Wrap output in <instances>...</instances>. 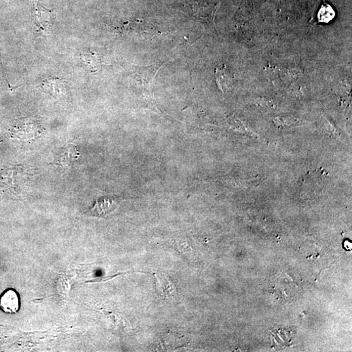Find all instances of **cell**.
Segmentation results:
<instances>
[{
    "mask_svg": "<svg viewBox=\"0 0 352 352\" xmlns=\"http://www.w3.org/2000/svg\"><path fill=\"white\" fill-rule=\"evenodd\" d=\"M31 11L36 31L40 35H49L55 18L54 13L36 0H31Z\"/></svg>",
    "mask_w": 352,
    "mask_h": 352,
    "instance_id": "1",
    "label": "cell"
},
{
    "mask_svg": "<svg viewBox=\"0 0 352 352\" xmlns=\"http://www.w3.org/2000/svg\"><path fill=\"white\" fill-rule=\"evenodd\" d=\"M161 65H153V66L143 67L136 70L135 76H133V82L139 91V96L145 98H150L152 94V82L157 71Z\"/></svg>",
    "mask_w": 352,
    "mask_h": 352,
    "instance_id": "2",
    "label": "cell"
},
{
    "mask_svg": "<svg viewBox=\"0 0 352 352\" xmlns=\"http://www.w3.org/2000/svg\"><path fill=\"white\" fill-rule=\"evenodd\" d=\"M154 275L155 285L160 295L166 299L172 300L177 298L178 290L171 280L162 273H155Z\"/></svg>",
    "mask_w": 352,
    "mask_h": 352,
    "instance_id": "3",
    "label": "cell"
},
{
    "mask_svg": "<svg viewBox=\"0 0 352 352\" xmlns=\"http://www.w3.org/2000/svg\"><path fill=\"white\" fill-rule=\"evenodd\" d=\"M20 298L14 289L9 288L0 295V309L8 314H15L20 310Z\"/></svg>",
    "mask_w": 352,
    "mask_h": 352,
    "instance_id": "4",
    "label": "cell"
},
{
    "mask_svg": "<svg viewBox=\"0 0 352 352\" xmlns=\"http://www.w3.org/2000/svg\"><path fill=\"white\" fill-rule=\"evenodd\" d=\"M116 202L110 199H101L97 202L92 213L96 216H103L111 212L116 206Z\"/></svg>",
    "mask_w": 352,
    "mask_h": 352,
    "instance_id": "5",
    "label": "cell"
},
{
    "mask_svg": "<svg viewBox=\"0 0 352 352\" xmlns=\"http://www.w3.org/2000/svg\"><path fill=\"white\" fill-rule=\"evenodd\" d=\"M80 58L83 65L87 70L91 72L98 71L101 68V62L98 56L91 53H83L80 54Z\"/></svg>",
    "mask_w": 352,
    "mask_h": 352,
    "instance_id": "6",
    "label": "cell"
},
{
    "mask_svg": "<svg viewBox=\"0 0 352 352\" xmlns=\"http://www.w3.org/2000/svg\"><path fill=\"white\" fill-rule=\"evenodd\" d=\"M335 12L332 7L329 4L324 3L320 7L318 13V19L320 22L328 23L335 17Z\"/></svg>",
    "mask_w": 352,
    "mask_h": 352,
    "instance_id": "7",
    "label": "cell"
},
{
    "mask_svg": "<svg viewBox=\"0 0 352 352\" xmlns=\"http://www.w3.org/2000/svg\"><path fill=\"white\" fill-rule=\"evenodd\" d=\"M216 78L218 87L221 90L224 91L225 88L229 83L230 78L226 73V71L223 69H218L216 71Z\"/></svg>",
    "mask_w": 352,
    "mask_h": 352,
    "instance_id": "8",
    "label": "cell"
}]
</instances>
